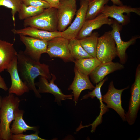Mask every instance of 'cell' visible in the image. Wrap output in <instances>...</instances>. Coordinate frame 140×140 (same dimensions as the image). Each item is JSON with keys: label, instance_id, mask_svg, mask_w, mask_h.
<instances>
[{"label": "cell", "instance_id": "obj_22", "mask_svg": "<svg viewBox=\"0 0 140 140\" xmlns=\"http://www.w3.org/2000/svg\"><path fill=\"white\" fill-rule=\"evenodd\" d=\"M99 35L97 32L92 33L89 36L79 40L83 48L90 55L96 57V53Z\"/></svg>", "mask_w": 140, "mask_h": 140}, {"label": "cell", "instance_id": "obj_7", "mask_svg": "<svg viewBox=\"0 0 140 140\" xmlns=\"http://www.w3.org/2000/svg\"><path fill=\"white\" fill-rule=\"evenodd\" d=\"M76 0H61L57 8V30L61 32L71 24L77 11Z\"/></svg>", "mask_w": 140, "mask_h": 140}, {"label": "cell", "instance_id": "obj_29", "mask_svg": "<svg viewBox=\"0 0 140 140\" xmlns=\"http://www.w3.org/2000/svg\"><path fill=\"white\" fill-rule=\"evenodd\" d=\"M47 2L51 7L57 8L61 0H44Z\"/></svg>", "mask_w": 140, "mask_h": 140}, {"label": "cell", "instance_id": "obj_30", "mask_svg": "<svg viewBox=\"0 0 140 140\" xmlns=\"http://www.w3.org/2000/svg\"><path fill=\"white\" fill-rule=\"evenodd\" d=\"M0 88L6 91L8 89V88L6 83L4 79L1 76L0 74Z\"/></svg>", "mask_w": 140, "mask_h": 140}, {"label": "cell", "instance_id": "obj_15", "mask_svg": "<svg viewBox=\"0 0 140 140\" xmlns=\"http://www.w3.org/2000/svg\"><path fill=\"white\" fill-rule=\"evenodd\" d=\"M74 71L75 76L68 90L73 91V101L75 102L76 105L82 91L86 89L92 90L95 87L91 82L89 75L82 73L75 67Z\"/></svg>", "mask_w": 140, "mask_h": 140}, {"label": "cell", "instance_id": "obj_9", "mask_svg": "<svg viewBox=\"0 0 140 140\" xmlns=\"http://www.w3.org/2000/svg\"><path fill=\"white\" fill-rule=\"evenodd\" d=\"M51 78L50 80L45 77L41 76L39 81L35 82V85L38 88L37 90L40 93H49L53 95L55 97V101L59 105L61 104V101L66 100H72L73 94L66 95L64 94L60 89L54 83L56 79L55 75L51 73Z\"/></svg>", "mask_w": 140, "mask_h": 140}, {"label": "cell", "instance_id": "obj_10", "mask_svg": "<svg viewBox=\"0 0 140 140\" xmlns=\"http://www.w3.org/2000/svg\"><path fill=\"white\" fill-rule=\"evenodd\" d=\"M134 12L140 15V8H133L127 5L118 6L113 5L109 6L106 5L102 10L101 13L107 17L114 19L122 25H126L130 22V19L124 13L129 14Z\"/></svg>", "mask_w": 140, "mask_h": 140}, {"label": "cell", "instance_id": "obj_21", "mask_svg": "<svg viewBox=\"0 0 140 140\" xmlns=\"http://www.w3.org/2000/svg\"><path fill=\"white\" fill-rule=\"evenodd\" d=\"M75 67L82 73L89 75L93 70L101 63L96 57L75 60Z\"/></svg>", "mask_w": 140, "mask_h": 140}, {"label": "cell", "instance_id": "obj_33", "mask_svg": "<svg viewBox=\"0 0 140 140\" xmlns=\"http://www.w3.org/2000/svg\"><path fill=\"white\" fill-rule=\"evenodd\" d=\"M86 0L87 1H89H89H91L92 0Z\"/></svg>", "mask_w": 140, "mask_h": 140}, {"label": "cell", "instance_id": "obj_16", "mask_svg": "<svg viewBox=\"0 0 140 140\" xmlns=\"http://www.w3.org/2000/svg\"><path fill=\"white\" fill-rule=\"evenodd\" d=\"M114 20L104 14L100 13L94 18L85 20L76 38L80 40L90 35L95 29L101 27L103 25H111Z\"/></svg>", "mask_w": 140, "mask_h": 140}, {"label": "cell", "instance_id": "obj_28", "mask_svg": "<svg viewBox=\"0 0 140 140\" xmlns=\"http://www.w3.org/2000/svg\"><path fill=\"white\" fill-rule=\"evenodd\" d=\"M23 3L26 6H31L44 9L51 7L44 0H22Z\"/></svg>", "mask_w": 140, "mask_h": 140}, {"label": "cell", "instance_id": "obj_3", "mask_svg": "<svg viewBox=\"0 0 140 140\" xmlns=\"http://www.w3.org/2000/svg\"><path fill=\"white\" fill-rule=\"evenodd\" d=\"M25 27L31 26L49 31H58L57 9L50 7L40 14L24 20Z\"/></svg>", "mask_w": 140, "mask_h": 140}, {"label": "cell", "instance_id": "obj_12", "mask_svg": "<svg viewBox=\"0 0 140 140\" xmlns=\"http://www.w3.org/2000/svg\"><path fill=\"white\" fill-rule=\"evenodd\" d=\"M89 2L81 0L80 7L76 13L75 19L69 26L61 32L62 36L69 40L75 38L85 21Z\"/></svg>", "mask_w": 140, "mask_h": 140}, {"label": "cell", "instance_id": "obj_27", "mask_svg": "<svg viewBox=\"0 0 140 140\" xmlns=\"http://www.w3.org/2000/svg\"><path fill=\"white\" fill-rule=\"evenodd\" d=\"M38 131L34 133L29 134H23V133L12 134L11 140H45L40 137L38 135Z\"/></svg>", "mask_w": 140, "mask_h": 140}, {"label": "cell", "instance_id": "obj_32", "mask_svg": "<svg viewBox=\"0 0 140 140\" xmlns=\"http://www.w3.org/2000/svg\"><path fill=\"white\" fill-rule=\"evenodd\" d=\"M2 99V97H1V96H0V108H1Z\"/></svg>", "mask_w": 140, "mask_h": 140}, {"label": "cell", "instance_id": "obj_26", "mask_svg": "<svg viewBox=\"0 0 140 140\" xmlns=\"http://www.w3.org/2000/svg\"><path fill=\"white\" fill-rule=\"evenodd\" d=\"M22 3V0H0V7L3 6L11 9L14 26L15 15L19 11Z\"/></svg>", "mask_w": 140, "mask_h": 140}, {"label": "cell", "instance_id": "obj_4", "mask_svg": "<svg viewBox=\"0 0 140 140\" xmlns=\"http://www.w3.org/2000/svg\"><path fill=\"white\" fill-rule=\"evenodd\" d=\"M117 56L115 43L111 31L106 32L98 38L96 57L103 63L112 61Z\"/></svg>", "mask_w": 140, "mask_h": 140}, {"label": "cell", "instance_id": "obj_1", "mask_svg": "<svg viewBox=\"0 0 140 140\" xmlns=\"http://www.w3.org/2000/svg\"><path fill=\"white\" fill-rule=\"evenodd\" d=\"M17 63L18 73L23 81L30 90L33 92L37 97L41 98V95L36 87L35 80L37 77L40 76L50 80L51 76L49 66L32 59L22 51L17 53Z\"/></svg>", "mask_w": 140, "mask_h": 140}, {"label": "cell", "instance_id": "obj_18", "mask_svg": "<svg viewBox=\"0 0 140 140\" xmlns=\"http://www.w3.org/2000/svg\"><path fill=\"white\" fill-rule=\"evenodd\" d=\"M11 31L15 34L28 36L47 41L55 37L62 36L61 32L58 31H49L31 26L18 29H13Z\"/></svg>", "mask_w": 140, "mask_h": 140}, {"label": "cell", "instance_id": "obj_23", "mask_svg": "<svg viewBox=\"0 0 140 140\" xmlns=\"http://www.w3.org/2000/svg\"><path fill=\"white\" fill-rule=\"evenodd\" d=\"M109 0H92L89 2L85 20L92 19L101 13V12Z\"/></svg>", "mask_w": 140, "mask_h": 140}, {"label": "cell", "instance_id": "obj_25", "mask_svg": "<svg viewBox=\"0 0 140 140\" xmlns=\"http://www.w3.org/2000/svg\"><path fill=\"white\" fill-rule=\"evenodd\" d=\"M45 9L31 6H26L22 3L18 13L20 20H25L36 16L42 12Z\"/></svg>", "mask_w": 140, "mask_h": 140}, {"label": "cell", "instance_id": "obj_19", "mask_svg": "<svg viewBox=\"0 0 140 140\" xmlns=\"http://www.w3.org/2000/svg\"><path fill=\"white\" fill-rule=\"evenodd\" d=\"M17 53L13 44L0 39V73L17 58Z\"/></svg>", "mask_w": 140, "mask_h": 140}, {"label": "cell", "instance_id": "obj_14", "mask_svg": "<svg viewBox=\"0 0 140 140\" xmlns=\"http://www.w3.org/2000/svg\"><path fill=\"white\" fill-rule=\"evenodd\" d=\"M6 69L10 75L11 80V86L8 89L9 94H13L20 96L29 92L30 91L29 88L19 74L17 67V58Z\"/></svg>", "mask_w": 140, "mask_h": 140}, {"label": "cell", "instance_id": "obj_17", "mask_svg": "<svg viewBox=\"0 0 140 140\" xmlns=\"http://www.w3.org/2000/svg\"><path fill=\"white\" fill-rule=\"evenodd\" d=\"M124 68L123 64L119 62L111 61L101 63L93 70L89 75L93 83L96 84L103 80L107 75Z\"/></svg>", "mask_w": 140, "mask_h": 140}, {"label": "cell", "instance_id": "obj_6", "mask_svg": "<svg viewBox=\"0 0 140 140\" xmlns=\"http://www.w3.org/2000/svg\"><path fill=\"white\" fill-rule=\"evenodd\" d=\"M69 40L62 36L53 38L48 41L46 53L51 58L57 57L65 62H74L75 60L69 49Z\"/></svg>", "mask_w": 140, "mask_h": 140}, {"label": "cell", "instance_id": "obj_13", "mask_svg": "<svg viewBox=\"0 0 140 140\" xmlns=\"http://www.w3.org/2000/svg\"><path fill=\"white\" fill-rule=\"evenodd\" d=\"M112 29L111 31V34L115 42L117 52L121 63H125L127 59L126 51L127 48L130 45L134 44L136 40L140 38L139 35L133 37L129 41H124L121 39L120 31L121 26L120 24L116 20H114L112 24Z\"/></svg>", "mask_w": 140, "mask_h": 140}, {"label": "cell", "instance_id": "obj_2", "mask_svg": "<svg viewBox=\"0 0 140 140\" xmlns=\"http://www.w3.org/2000/svg\"><path fill=\"white\" fill-rule=\"evenodd\" d=\"M21 100L13 94L2 97L0 108V140H11L10 125L15 119V112Z\"/></svg>", "mask_w": 140, "mask_h": 140}, {"label": "cell", "instance_id": "obj_24", "mask_svg": "<svg viewBox=\"0 0 140 140\" xmlns=\"http://www.w3.org/2000/svg\"><path fill=\"white\" fill-rule=\"evenodd\" d=\"M68 48L72 56L75 60L92 57L85 51L79 40L76 38L69 40Z\"/></svg>", "mask_w": 140, "mask_h": 140}, {"label": "cell", "instance_id": "obj_20", "mask_svg": "<svg viewBox=\"0 0 140 140\" xmlns=\"http://www.w3.org/2000/svg\"><path fill=\"white\" fill-rule=\"evenodd\" d=\"M24 113L23 110L17 109L15 112V117L10 128L12 134H22L27 131L32 130L35 132L38 131V127L30 126L27 124L23 118Z\"/></svg>", "mask_w": 140, "mask_h": 140}, {"label": "cell", "instance_id": "obj_5", "mask_svg": "<svg viewBox=\"0 0 140 140\" xmlns=\"http://www.w3.org/2000/svg\"><path fill=\"white\" fill-rule=\"evenodd\" d=\"M131 96L128 110L125 114L126 121L128 124L134 123L140 107V65L139 64L136 70L135 79L130 90Z\"/></svg>", "mask_w": 140, "mask_h": 140}, {"label": "cell", "instance_id": "obj_8", "mask_svg": "<svg viewBox=\"0 0 140 140\" xmlns=\"http://www.w3.org/2000/svg\"><path fill=\"white\" fill-rule=\"evenodd\" d=\"M20 41L24 45V54L32 59L40 61L42 54L46 53L48 41L32 37L19 35Z\"/></svg>", "mask_w": 140, "mask_h": 140}, {"label": "cell", "instance_id": "obj_31", "mask_svg": "<svg viewBox=\"0 0 140 140\" xmlns=\"http://www.w3.org/2000/svg\"><path fill=\"white\" fill-rule=\"evenodd\" d=\"M114 5L118 6L123 5L122 2L120 0H110Z\"/></svg>", "mask_w": 140, "mask_h": 140}, {"label": "cell", "instance_id": "obj_11", "mask_svg": "<svg viewBox=\"0 0 140 140\" xmlns=\"http://www.w3.org/2000/svg\"><path fill=\"white\" fill-rule=\"evenodd\" d=\"M129 88L128 86L123 89H117L115 87L111 81L107 92L102 96V101L106 103L108 108L115 110L124 121H126L125 113L121 105V96L123 91Z\"/></svg>", "mask_w": 140, "mask_h": 140}]
</instances>
